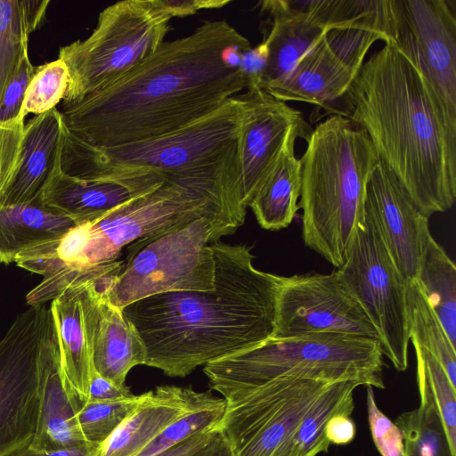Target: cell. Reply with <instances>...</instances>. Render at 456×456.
<instances>
[{"mask_svg": "<svg viewBox=\"0 0 456 456\" xmlns=\"http://www.w3.org/2000/svg\"><path fill=\"white\" fill-rule=\"evenodd\" d=\"M249 41L226 20L205 21L191 35L164 42L115 83L62 102L63 134L109 147L160 136L216 111L246 89L224 50Z\"/></svg>", "mask_w": 456, "mask_h": 456, "instance_id": "1", "label": "cell"}, {"mask_svg": "<svg viewBox=\"0 0 456 456\" xmlns=\"http://www.w3.org/2000/svg\"><path fill=\"white\" fill-rule=\"evenodd\" d=\"M211 247L213 289L160 293L121 309L143 343L144 365L170 377L259 346L274 331L283 276L256 269L247 246Z\"/></svg>", "mask_w": 456, "mask_h": 456, "instance_id": "2", "label": "cell"}, {"mask_svg": "<svg viewBox=\"0 0 456 456\" xmlns=\"http://www.w3.org/2000/svg\"><path fill=\"white\" fill-rule=\"evenodd\" d=\"M428 218L456 200V132L419 71L391 41L364 61L339 100Z\"/></svg>", "mask_w": 456, "mask_h": 456, "instance_id": "3", "label": "cell"}, {"mask_svg": "<svg viewBox=\"0 0 456 456\" xmlns=\"http://www.w3.org/2000/svg\"><path fill=\"white\" fill-rule=\"evenodd\" d=\"M241 169L237 147L224 159L167 175L156 189L106 215L72 227L61 239L20 253L14 263L43 278L83 272L118 259L132 242L207 217L225 232L243 224Z\"/></svg>", "mask_w": 456, "mask_h": 456, "instance_id": "4", "label": "cell"}, {"mask_svg": "<svg viewBox=\"0 0 456 456\" xmlns=\"http://www.w3.org/2000/svg\"><path fill=\"white\" fill-rule=\"evenodd\" d=\"M306 142L299 159L302 238L338 268L364 224L366 186L379 158L365 130L339 114L318 124Z\"/></svg>", "mask_w": 456, "mask_h": 456, "instance_id": "5", "label": "cell"}, {"mask_svg": "<svg viewBox=\"0 0 456 456\" xmlns=\"http://www.w3.org/2000/svg\"><path fill=\"white\" fill-rule=\"evenodd\" d=\"M244 117L237 95L216 111L174 132L125 144L96 147L63 134L61 168L87 181L118 182L173 175L213 164L233 151Z\"/></svg>", "mask_w": 456, "mask_h": 456, "instance_id": "6", "label": "cell"}, {"mask_svg": "<svg viewBox=\"0 0 456 456\" xmlns=\"http://www.w3.org/2000/svg\"><path fill=\"white\" fill-rule=\"evenodd\" d=\"M380 342L338 333L269 338L259 346L209 362L203 371L223 398L285 378L351 381L384 389Z\"/></svg>", "mask_w": 456, "mask_h": 456, "instance_id": "7", "label": "cell"}, {"mask_svg": "<svg viewBox=\"0 0 456 456\" xmlns=\"http://www.w3.org/2000/svg\"><path fill=\"white\" fill-rule=\"evenodd\" d=\"M224 235L215 221L200 217L139 239L126 246L120 269L97 281L98 289L119 309L160 293L211 290L215 260L208 243Z\"/></svg>", "mask_w": 456, "mask_h": 456, "instance_id": "8", "label": "cell"}, {"mask_svg": "<svg viewBox=\"0 0 456 456\" xmlns=\"http://www.w3.org/2000/svg\"><path fill=\"white\" fill-rule=\"evenodd\" d=\"M172 16L160 0H125L100 12L93 33L59 51L69 70L62 102L118 81L165 42Z\"/></svg>", "mask_w": 456, "mask_h": 456, "instance_id": "9", "label": "cell"}, {"mask_svg": "<svg viewBox=\"0 0 456 456\" xmlns=\"http://www.w3.org/2000/svg\"><path fill=\"white\" fill-rule=\"evenodd\" d=\"M333 383L285 378L236 392L224 398L218 431L232 456H291L303 420Z\"/></svg>", "mask_w": 456, "mask_h": 456, "instance_id": "10", "label": "cell"}, {"mask_svg": "<svg viewBox=\"0 0 456 456\" xmlns=\"http://www.w3.org/2000/svg\"><path fill=\"white\" fill-rule=\"evenodd\" d=\"M378 332L383 354L398 371L409 365L405 280L365 212L345 262L335 270Z\"/></svg>", "mask_w": 456, "mask_h": 456, "instance_id": "11", "label": "cell"}, {"mask_svg": "<svg viewBox=\"0 0 456 456\" xmlns=\"http://www.w3.org/2000/svg\"><path fill=\"white\" fill-rule=\"evenodd\" d=\"M385 14L387 40L419 71L448 126L456 132L454 1L385 0Z\"/></svg>", "mask_w": 456, "mask_h": 456, "instance_id": "12", "label": "cell"}, {"mask_svg": "<svg viewBox=\"0 0 456 456\" xmlns=\"http://www.w3.org/2000/svg\"><path fill=\"white\" fill-rule=\"evenodd\" d=\"M52 322L50 307L30 306L0 339V456H12L35 436L40 351Z\"/></svg>", "mask_w": 456, "mask_h": 456, "instance_id": "13", "label": "cell"}, {"mask_svg": "<svg viewBox=\"0 0 456 456\" xmlns=\"http://www.w3.org/2000/svg\"><path fill=\"white\" fill-rule=\"evenodd\" d=\"M338 333L379 339L366 314L336 271L283 276L273 338Z\"/></svg>", "mask_w": 456, "mask_h": 456, "instance_id": "14", "label": "cell"}, {"mask_svg": "<svg viewBox=\"0 0 456 456\" xmlns=\"http://www.w3.org/2000/svg\"><path fill=\"white\" fill-rule=\"evenodd\" d=\"M237 94L244 107L238 137L241 169V204L246 209L282 155L312 129L302 112L257 86Z\"/></svg>", "mask_w": 456, "mask_h": 456, "instance_id": "15", "label": "cell"}, {"mask_svg": "<svg viewBox=\"0 0 456 456\" xmlns=\"http://www.w3.org/2000/svg\"><path fill=\"white\" fill-rule=\"evenodd\" d=\"M365 212L372 219L394 265L406 281L417 277L428 217L415 204L394 172L382 161L366 186Z\"/></svg>", "mask_w": 456, "mask_h": 456, "instance_id": "16", "label": "cell"}, {"mask_svg": "<svg viewBox=\"0 0 456 456\" xmlns=\"http://www.w3.org/2000/svg\"><path fill=\"white\" fill-rule=\"evenodd\" d=\"M103 275L77 282L80 286L94 369L116 385L124 386L129 370L144 364L146 352L142 339L122 310L101 294L97 281Z\"/></svg>", "mask_w": 456, "mask_h": 456, "instance_id": "17", "label": "cell"}, {"mask_svg": "<svg viewBox=\"0 0 456 456\" xmlns=\"http://www.w3.org/2000/svg\"><path fill=\"white\" fill-rule=\"evenodd\" d=\"M81 406L64 375L53 319L39 357V412L35 436L28 447L46 452L88 443L77 422Z\"/></svg>", "mask_w": 456, "mask_h": 456, "instance_id": "18", "label": "cell"}, {"mask_svg": "<svg viewBox=\"0 0 456 456\" xmlns=\"http://www.w3.org/2000/svg\"><path fill=\"white\" fill-rule=\"evenodd\" d=\"M219 399L210 391L176 386L145 392L140 404L101 445L98 456H136L177 419Z\"/></svg>", "mask_w": 456, "mask_h": 456, "instance_id": "19", "label": "cell"}, {"mask_svg": "<svg viewBox=\"0 0 456 456\" xmlns=\"http://www.w3.org/2000/svg\"><path fill=\"white\" fill-rule=\"evenodd\" d=\"M63 124L57 108L34 116L24 125L12 176L0 208L39 202L41 194L61 167Z\"/></svg>", "mask_w": 456, "mask_h": 456, "instance_id": "20", "label": "cell"}, {"mask_svg": "<svg viewBox=\"0 0 456 456\" xmlns=\"http://www.w3.org/2000/svg\"><path fill=\"white\" fill-rule=\"evenodd\" d=\"M263 43L268 57L257 87L284 77L298 60L328 31L308 9L306 1L260 2Z\"/></svg>", "mask_w": 456, "mask_h": 456, "instance_id": "21", "label": "cell"}, {"mask_svg": "<svg viewBox=\"0 0 456 456\" xmlns=\"http://www.w3.org/2000/svg\"><path fill=\"white\" fill-rule=\"evenodd\" d=\"M355 74L333 52L324 34L284 77L261 90L284 102L329 108L346 94Z\"/></svg>", "mask_w": 456, "mask_h": 456, "instance_id": "22", "label": "cell"}, {"mask_svg": "<svg viewBox=\"0 0 456 456\" xmlns=\"http://www.w3.org/2000/svg\"><path fill=\"white\" fill-rule=\"evenodd\" d=\"M143 194L118 182L73 177L59 167L45 187L39 202L78 225L95 220Z\"/></svg>", "mask_w": 456, "mask_h": 456, "instance_id": "23", "label": "cell"}, {"mask_svg": "<svg viewBox=\"0 0 456 456\" xmlns=\"http://www.w3.org/2000/svg\"><path fill=\"white\" fill-rule=\"evenodd\" d=\"M50 309L64 375L75 396L83 404L88 399L94 369L79 283L69 285L53 298Z\"/></svg>", "mask_w": 456, "mask_h": 456, "instance_id": "24", "label": "cell"}, {"mask_svg": "<svg viewBox=\"0 0 456 456\" xmlns=\"http://www.w3.org/2000/svg\"><path fill=\"white\" fill-rule=\"evenodd\" d=\"M325 37L333 52L357 73L373 43L387 40L385 1L338 0L333 27Z\"/></svg>", "mask_w": 456, "mask_h": 456, "instance_id": "25", "label": "cell"}, {"mask_svg": "<svg viewBox=\"0 0 456 456\" xmlns=\"http://www.w3.org/2000/svg\"><path fill=\"white\" fill-rule=\"evenodd\" d=\"M74 222L40 202L0 208V264H11L28 248L61 239Z\"/></svg>", "mask_w": 456, "mask_h": 456, "instance_id": "26", "label": "cell"}, {"mask_svg": "<svg viewBox=\"0 0 456 456\" xmlns=\"http://www.w3.org/2000/svg\"><path fill=\"white\" fill-rule=\"evenodd\" d=\"M301 181V162L293 147L282 155L249 205L262 228L278 231L292 223L299 209Z\"/></svg>", "mask_w": 456, "mask_h": 456, "instance_id": "27", "label": "cell"}, {"mask_svg": "<svg viewBox=\"0 0 456 456\" xmlns=\"http://www.w3.org/2000/svg\"><path fill=\"white\" fill-rule=\"evenodd\" d=\"M49 4L47 0H0V101L28 53L30 34L45 22Z\"/></svg>", "mask_w": 456, "mask_h": 456, "instance_id": "28", "label": "cell"}, {"mask_svg": "<svg viewBox=\"0 0 456 456\" xmlns=\"http://www.w3.org/2000/svg\"><path fill=\"white\" fill-rule=\"evenodd\" d=\"M405 307L410 341L428 351L456 387V349L416 278L405 281Z\"/></svg>", "mask_w": 456, "mask_h": 456, "instance_id": "29", "label": "cell"}, {"mask_svg": "<svg viewBox=\"0 0 456 456\" xmlns=\"http://www.w3.org/2000/svg\"><path fill=\"white\" fill-rule=\"evenodd\" d=\"M416 279L456 346V267L431 234L425 241Z\"/></svg>", "mask_w": 456, "mask_h": 456, "instance_id": "30", "label": "cell"}, {"mask_svg": "<svg viewBox=\"0 0 456 456\" xmlns=\"http://www.w3.org/2000/svg\"><path fill=\"white\" fill-rule=\"evenodd\" d=\"M416 354V379L420 405L430 407L438 416L451 453L456 456V387L439 362L426 349L412 344Z\"/></svg>", "mask_w": 456, "mask_h": 456, "instance_id": "31", "label": "cell"}, {"mask_svg": "<svg viewBox=\"0 0 456 456\" xmlns=\"http://www.w3.org/2000/svg\"><path fill=\"white\" fill-rule=\"evenodd\" d=\"M359 387L351 381L333 383L303 420L293 442L291 456H317L327 452L330 442L325 436L329 419L336 414H352L354 391Z\"/></svg>", "mask_w": 456, "mask_h": 456, "instance_id": "32", "label": "cell"}, {"mask_svg": "<svg viewBox=\"0 0 456 456\" xmlns=\"http://www.w3.org/2000/svg\"><path fill=\"white\" fill-rule=\"evenodd\" d=\"M395 423L403 435L404 456H452L440 419L430 407L419 404Z\"/></svg>", "mask_w": 456, "mask_h": 456, "instance_id": "33", "label": "cell"}, {"mask_svg": "<svg viewBox=\"0 0 456 456\" xmlns=\"http://www.w3.org/2000/svg\"><path fill=\"white\" fill-rule=\"evenodd\" d=\"M145 393L111 402H86L79 407L77 422L85 440L102 444L143 400Z\"/></svg>", "mask_w": 456, "mask_h": 456, "instance_id": "34", "label": "cell"}, {"mask_svg": "<svg viewBox=\"0 0 456 456\" xmlns=\"http://www.w3.org/2000/svg\"><path fill=\"white\" fill-rule=\"evenodd\" d=\"M68 85L69 70L61 59L37 66L25 94L21 118L56 108L63 100Z\"/></svg>", "mask_w": 456, "mask_h": 456, "instance_id": "35", "label": "cell"}, {"mask_svg": "<svg viewBox=\"0 0 456 456\" xmlns=\"http://www.w3.org/2000/svg\"><path fill=\"white\" fill-rule=\"evenodd\" d=\"M226 402L222 397L209 405L189 411L170 424L136 456H153L189 437L218 428Z\"/></svg>", "mask_w": 456, "mask_h": 456, "instance_id": "36", "label": "cell"}, {"mask_svg": "<svg viewBox=\"0 0 456 456\" xmlns=\"http://www.w3.org/2000/svg\"><path fill=\"white\" fill-rule=\"evenodd\" d=\"M368 421L375 446L381 456H404V440L400 428L378 407L373 387H366Z\"/></svg>", "mask_w": 456, "mask_h": 456, "instance_id": "37", "label": "cell"}, {"mask_svg": "<svg viewBox=\"0 0 456 456\" xmlns=\"http://www.w3.org/2000/svg\"><path fill=\"white\" fill-rule=\"evenodd\" d=\"M35 70L36 67L31 63L28 53H25L2 95L0 101V126L7 127L19 122H24L21 118L22 105Z\"/></svg>", "mask_w": 456, "mask_h": 456, "instance_id": "38", "label": "cell"}, {"mask_svg": "<svg viewBox=\"0 0 456 456\" xmlns=\"http://www.w3.org/2000/svg\"><path fill=\"white\" fill-rule=\"evenodd\" d=\"M24 125L0 126V200L17 164Z\"/></svg>", "mask_w": 456, "mask_h": 456, "instance_id": "39", "label": "cell"}, {"mask_svg": "<svg viewBox=\"0 0 456 456\" xmlns=\"http://www.w3.org/2000/svg\"><path fill=\"white\" fill-rule=\"evenodd\" d=\"M134 395L126 385H116L94 370L86 402L119 401L132 398Z\"/></svg>", "mask_w": 456, "mask_h": 456, "instance_id": "40", "label": "cell"}, {"mask_svg": "<svg viewBox=\"0 0 456 456\" xmlns=\"http://www.w3.org/2000/svg\"><path fill=\"white\" fill-rule=\"evenodd\" d=\"M267 57V47L263 42L242 53L239 69L245 77L246 88L258 86Z\"/></svg>", "mask_w": 456, "mask_h": 456, "instance_id": "41", "label": "cell"}, {"mask_svg": "<svg viewBox=\"0 0 456 456\" xmlns=\"http://www.w3.org/2000/svg\"><path fill=\"white\" fill-rule=\"evenodd\" d=\"M167 12L174 17H185L200 10L222 8L230 0H160Z\"/></svg>", "mask_w": 456, "mask_h": 456, "instance_id": "42", "label": "cell"}, {"mask_svg": "<svg viewBox=\"0 0 456 456\" xmlns=\"http://www.w3.org/2000/svg\"><path fill=\"white\" fill-rule=\"evenodd\" d=\"M356 428L350 415L336 414L327 422L325 436L330 444H347L355 437Z\"/></svg>", "mask_w": 456, "mask_h": 456, "instance_id": "43", "label": "cell"}, {"mask_svg": "<svg viewBox=\"0 0 456 456\" xmlns=\"http://www.w3.org/2000/svg\"><path fill=\"white\" fill-rule=\"evenodd\" d=\"M217 431L218 428L196 434L153 456H193Z\"/></svg>", "mask_w": 456, "mask_h": 456, "instance_id": "44", "label": "cell"}, {"mask_svg": "<svg viewBox=\"0 0 456 456\" xmlns=\"http://www.w3.org/2000/svg\"><path fill=\"white\" fill-rule=\"evenodd\" d=\"M101 445L102 444H98L85 443L77 446L46 452H35L27 446L12 456H98Z\"/></svg>", "mask_w": 456, "mask_h": 456, "instance_id": "45", "label": "cell"}, {"mask_svg": "<svg viewBox=\"0 0 456 456\" xmlns=\"http://www.w3.org/2000/svg\"><path fill=\"white\" fill-rule=\"evenodd\" d=\"M193 456H232L228 444L217 431Z\"/></svg>", "mask_w": 456, "mask_h": 456, "instance_id": "46", "label": "cell"}]
</instances>
